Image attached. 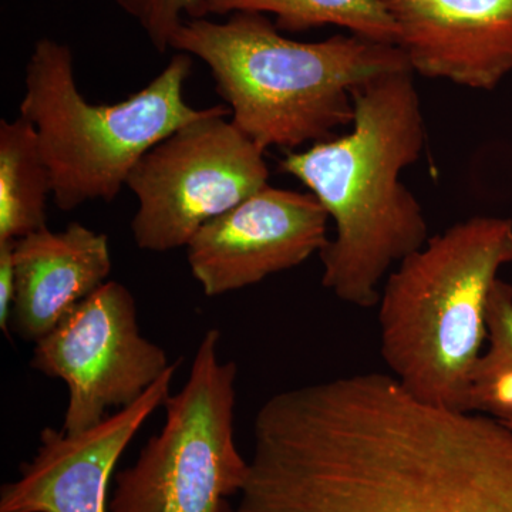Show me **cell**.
<instances>
[{
	"instance_id": "6da1fadb",
	"label": "cell",
	"mask_w": 512,
	"mask_h": 512,
	"mask_svg": "<svg viewBox=\"0 0 512 512\" xmlns=\"http://www.w3.org/2000/svg\"><path fill=\"white\" fill-rule=\"evenodd\" d=\"M235 512H503L511 430L357 373L269 397Z\"/></svg>"
},
{
	"instance_id": "7a4b0ae2",
	"label": "cell",
	"mask_w": 512,
	"mask_h": 512,
	"mask_svg": "<svg viewBox=\"0 0 512 512\" xmlns=\"http://www.w3.org/2000/svg\"><path fill=\"white\" fill-rule=\"evenodd\" d=\"M352 96L349 133L288 151L279 170L301 181L335 224L319 254L322 285L369 309L390 268L429 241L421 205L400 180L423 153L426 123L412 69L372 77Z\"/></svg>"
},
{
	"instance_id": "3957f363",
	"label": "cell",
	"mask_w": 512,
	"mask_h": 512,
	"mask_svg": "<svg viewBox=\"0 0 512 512\" xmlns=\"http://www.w3.org/2000/svg\"><path fill=\"white\" fill-rule=\"evenodd\" d=\"M171 49L205 63L232 123L265 153L330 140L353 124L355 87L410 69L396 45L353 33L298 42L255 12L231 13L225 22L187 19Z\"/></svg>"
},
{
	"instance_id": "277c9868",
	"label": "cell",
	"mask_w": 512,
	"mask_h": 512,
	"mask_svg": "<svg viewBox=\"0 0 512 512\" xmlns=\"http://www.w3.org/2000/svg\"><path fill=\"white\" fill-rule=\"evenodd\" d=\"M508 264L512 221L478 215L429 238L389 275L379 302L380 353L406 392L470 412L488 295Z\"/></svg>"
},
{
	"instance_id": "5b68a950",
	"label": "cell",
	"mask_w": 512,
	"mask_h": 512,
	"mask_svg": "<svg viewBox=\"0 0 512 512\" xmlns=\"http://www.w3.org/2000/svg\"><path fill=\"white\" fill-rule=\"evenodd\" d=\"M192 64L194 57L177 52L126 100L93 104L77 87L72 49L49 37L37 40L25 67L19 116L35 127L59 210L116 200L144 154L210 113L212 107L195 109L185 100Z\"/></svg>"
},
{
	"instance_id": "8992f818",
	"label": "cell",
	"mask_w": 512,
	"mask_h": 512,
	"mask_svg": "<svg viewBox=\"0 0 512 512\" xmlns=\"http://www.w3.org/2000/svg\"><path fill=\"white\" fill-rule=\"evenodd\" d=\"M220 339L217 329L201 339L163 427L114 478L110 512H235L249 461L235 441L238 366L221 359Z\"/></svg>"
},
{
	"instance_id": "52a82bcc",
	"label": "cell",
	"mask_w": 512,
	"mask_h": 512,
	"mask_svg": "<svg viewBox=\"0 0 512 512\" xmlns=\"http://www.w3.org/2000/svg\"><path fill=\"white\" fill-rule=\"evenodd\" d=\"M227 106L175 130L127 178L138 208L131 232L143 251L185 248L208 222L269 184L265 151L228 121Z\"/></svg>"
},
{
	"instance_id": "ba28073f",
	"label": "cell",
	"mask_w": 512,
	"mask_h": 512,
	"mask_svg": "<svg viewBox=\"0 0 512 512\" xmlns=\"http://www.w3.org/2000/svg\"><path fill=\"white\" fill-rule=\"evenodd\" d=\"M163 348L144 338L134 296L107 281L37 340L30 366L69 389L62 430L92 429L110 409H124L173 366Z\"/></svg>"
},
{
	"instance_id": "9c48e42d",
	"label": "cell",
	"mask_w": 512,
	"mask_h": 512,
	"mask_svg": "<svg viewBox=\"0 0 512 512\" xmlns=\"http://www.w3.org/2000/svg\"><path fill=\"white\" fill-rule=\"evenodd\" d=\"M329 220L311 192L268 184L194 235L191 274L211 298L259 284L320 254Z\"/></svg>"
},
{
	"instance_id": "30bf717a",
	"label": "cell",
	"mask_w": 512,
	"mask_h": 512,
	"mask_svg": "<svg viewBox=\"0 0 512 512\" xmlns=\"http://www.w3.org/2000/svg\"><path fill=\"white\" fill-rule=\"evenodd\" d=\"M173 365L136 403L82 433L47 427L18 480L0 490V512H110L109 484L131 440L171 394Z\"/></svg>"
},
{
	"instance_id": "8fae6325",
	"label": "cell",
	"mask_w": 512,
	"mask_h": 512,
	"mask_svg": "<svg viewBox=\"0 0 512 512\" xmlns=\"http://www.w3.org/2000/svg\"><path fill=\"white\" fill-rule=\"evenodd\" d=\"M414 74L491 92L512 72V0H379Z\"/></svg>"
},
{
	"instance_id": "7c38bea8",
	"label": "cell",
	"mask_w": 512,
	"mask_h": 512,
	"mask_svg": "<svg viewBox=\"0 0 512 512\" xmlns=\"http://www.w3.org/2000/svg\"><path fill=\"white\" fill-rule=\"evenodd\" d=\"M15 301L10 330L37 342L74 306L106 284L113 262L107 235L72 222L15 241Z\"/></svg>"
},
{
	"instance_id": "4fadbf2b",
	"label": "cell",
	"mask_w": 512,
	"mask_h": 512,
	"mask_svg": "<svg viewBox=\"0 0 512 512\" xmlns=\"http://www.w3.org/2000/svg\"><path fill=\"white\" fill-rule=\"evenodd\" d=\"M52 180L35 127L22 116L0 121V242L46 228Z\"/></svg>"
},
{
	"instance_id": "5bb4252c",
	"label": "cell",
	"mask_w": 512,
	"mask_h": 512,
	"mask_svg": "<svg viewBox=\"0 0 512 512\" xmlns=\"http://www.w3.org/2000/svg\"><path fill=\"white\" fill-rule=\"evenodd\" d=\"M235 12L274 15L281 32L333 25L373 42L396 45V25L379 0H205L202 6V18Z\"/></svg>"
},
{
	"instance_id": "9a60e30c",
	"label": "cell",
	"mask_w": 512,
	"mask_h": 512,
	"mask_svg": "<svg viewBox=\"0 0 512 512\" xmlns=\"http://www.w3.org/2000/svg\"><path fill=\"white\" fill-rule=\"evenodd\" d=\"M487 352L471 380L470 412L512 421V285L498 278L488 295Z\"/></svg>"
},
{
	"instance_id": "2e32d148",
	"label": "cell",
	"mask_w": 512,
	"mask_h": 512,
	"mask_svg": "<svg viewBox=\"0 0 512 512\" xmlns=\"http://www.w3.org/2000/svg\"><path fill=\"white\" fill-rule=\"evenodd\" d=\"M205 0H114L146 33L158 53L171 49V40L187 19L202 18Z\"/></svg>"
},
{
	"instance_id": "e0dca14e",
	"label": "cell",
	"mask_w": 512,
	"mask_h": 512,
	"mask_svg": "<svg viewBox=\"0 0 512 512\" xmlns=\"http://www.w3.org/2000/svg\"><path fill=\"white\" fill-rule=\"evenodd\" d=\"M15 241L0 242V329L9 336L15 301Z\"/></svg>"
},
{
	"instance_id": "ac0fdd59",
	"label": "cell",
	"mask_w": 512,
	"mask_h": 512,
	"mask_svg": "<svg viewBox=\"0 0 512 512\" xmlns=\"http://www.w3.org/2000/svg\"><path fill=\"white\" fill-rule=\"evenodd\" d=\"M503 512H512V478L510 488H508L507 500H505Z\"/></svg>"
},
{
	"instance_id": "d6986e66",
	"label": "cell",
	"mask_w": 512,
	"mask_h": 512,
	"mask_svg": "<svg viewBox=\"0 0 512 512\" xmlns=\"http://www.w3.org/2000/svg\"><path fill=\"white\" fill-rule=\"evenodd\" d=\"M505 424H507L508 427H511L512 429V421H504Z\"/></svg>"
}]
</instances>
